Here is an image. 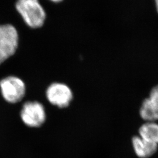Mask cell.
Here are the masks:
<instances>
[{"label": "cell", "mask_w": 158, "mask_h": 158, "mask_svg": "<svg viewBox=\"0 0 158 158\" xmlns=\"http://www.w3.org/2000/svg\"><path fill=\"white\" fill-rule=\"evenodd\" d=\"M17 11L31 28H41L45 23L46 13L38 0H19L15 5Z\"/></svg>", "instance_id": "obj_1"}, {"label": "cell", "mask_w": 158, "mask_h": 158, "mask_svg": "<svg viewBox=\"0 0 158 158\" xmlns=\"http://www.w3.org/2000/svg\"><path fill=\"white\" fill-rule=\"evenodd\" d=\"M19 35L17 29L11 24L0 25V64L17 51Z\"/></svg>", "instance_id": "obj_2"}, {"label": "cell", "mask_w": 158, "mask_h": 158, "mask_svg": "<svg viewBox=\"0 0 158 158\" xmlns=\"http://www.w3.org/2000/svg\"><path fill=\"white\" fill-rule=\"evenodd\" d=\"M23 124L31 128H39L45 123L46 119L44 105L37 101H29L23 104L20 113Z\"/></svg>", "instance_id": "obj_3"}, {"label": "cell", "mask_w": 158, "mask_h": 158, "mask_svg": "<svg viewBox=\"0 0 158 158\" xmlns=\"http://www.w3.org/2000/svg\"><path fill=\"white\" fill-rule=\"evenodd\" d=\"M2 95L6 102L12 104L21 102L26 93V85L22 79L8 76L0 81Z\"/></svg>", "instance_id": "obj_4"}, {"label": "cell", "mask_w": 158, "mask_h": 158, "mask_svg": "<svg viewBox=\"0 0 158 158\" xmlns=\"http://www.w3.org/2000/svg\"><path fill=\"white\" fill-rule=\"evenodd\" d=\"M46 97L52 105L60 108H64L69 107L72 102L73 93L68 85L55 82L47 88Z\"/></svg>", "instance_id": "obj_5"}, {"label": "cell", "mask_w": 158, "mask_h": 158, "mask_svg": "<svg viewBox=\"0 0 158 158\" xmlns=\"http://www.w3.org/2000/svg\"><path fill=\"white\" fill-rule=\"evenodd\" d=\"M139 113L145 122L158 121V85H154L143 100Z\"/></svg>", "instance_id": "obj_6"}, {"label": "cell", "mask_w": 158, "mask_h": 158, "mask_svg": "<svg viewBox=\"0 0 158 158\" xmlns=\"http://www.w3.org/2000/svg\"><path fill=\"white\" fill-rule=\"evenodd\" d=\"M132 145L136 155L139 158H149L157 152L158 145L147 141L138 135L132 138Z\"/></svg>", "instance_id": "obj_7"}, {"label": "cell", "mask_w": 158, "mask_h": 158, "mask_svg": "<svg viewBox=\"0 0 158 158\" xmlns=\"http://www.w3.org/2000/svg\"><path fill=\"white\" fill-rule=\"evenodd\" d=\"M138 136L147 141L158 145V123L145 122L139 128Z\"/></svg>", "instance_id": "obj_8"}, {"label": "cell", "mask_w": 158, "mask_h": 158, "mask_svg": "<svg viewBox=\"0 0 158 158\" xmlns=\"http://www.w3.org/2000/svg\"><path fill=\"white\" fill-rule=\"evenodd\" d=\"M155 8L156 11L158 14V0H155Z\"/></svg>", "instance_id": "obj_9"}]
</instances>
